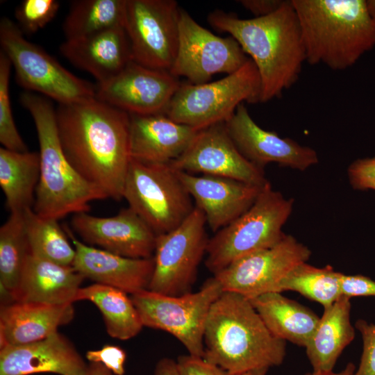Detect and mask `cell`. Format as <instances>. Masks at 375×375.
Here are the masks:
<instances>
[{
  "mask_svg": "<svg viewBox=\"0 0 375 375\" xmlns=\"http://www.w3.org/2000/svg\"><path fill=\"white\" fill-rule=\"evenodd\" d=\"M310 65L344 70L375 47L365 0H291Z\"/></svg>",
  "mask_w": 375,
  "mask_h": 375,
  "instance_id": "cell-4",
  "label": "cell"
},
{
  "mask_svg": "<svg viewBox=\"0 0 375 375\" xmlns=\"http://www.w3.org/2000/svg\"><path fill=\"white\" fill-rule=\"evenodd\" d=\"M126 0H78L71 3L62 24L65 40L83 39L124 26Z\"/></svg>",
  "mask_w": 375,
  "mask_h": 375,
  "instance_id": "cell-30",
  "label": "cell"
},
{
  "mask_svg": "<svg viewBox=\"0 0 375 375\" xmlns=\"http://www.w3.org/2000/svg\"><path fill=\"white\" fill-rule=\"evenodd\" d=\"M84 276L72 266L60 265L31 253L12 293L13 301L73 303Z\"/></svg>",
  "mask_w": 375,
  "mask_h": 375,
  "instance_id": "cell-25",
  "label": "cell"
},
{
  "mask_svg": "<svg viewBox=\"0 0 375 375\" xmlns=\"http://www.w3.org/2000/svg\"><path fill=\"white\" fill-rule=\"evenodd\" d=\"M223 292L213 276L196 292L174 296L144 290L131 295L144 327L175 337L188 353L203 357L204 331L212 305Z\"/></svg>",
  "mask_w": 375,
  "mask_h": 375,
  "instance_id": "cell-10",
  "label": "cell"
},
{
  "mask_svg": "<svg viewBox=\"0 0 375 375\" xmlns=\"http://www.w3.org/2000/svg\"><path fill=\"white\" fill-rule=\"evenodd\" d=\"M29 253L24 212H10L0 228V287L11 296Z\"/></svg>",
  "mask_w": 375,
  "mask_h": 375,
  "instance_id": "cell-33",
  "label": "cell"
},
{
  "mask_svg": "<svg viewBox=\"0 0 375 375\" xmlns=\"http://www.w3.org/2000/svg\"><path fill=\"white\" fill-rule=\"evenodd\" d=\"M176 172L215 233L246 212L265 186L222 176H195L178 170Z\"/></svg>",
  "mask_w": 375,
  "mask_h": 375,
  "instance_id": "cell-19",
  "label": "cell"
},
{
  "mask_svg": "<svg viewBox=\"0 0 375 375\" xmlns=\"http://www.w3.org/2000/svg\"><path fill=\"white\" fill-rule=\"evenodd\" d=\"M176 361L180 375H231L203 357L188 353L178 356Z\"/></svg>",
  "mask_w": 375,
  "mask_h": 375,
  "instance_id": "cell-39",
  "label": "cell"
},
{
  "mask_svg": "<svg viewBox=\"0 0 375 375\" xmlns=\"http://www.w3.org/2000/svg\"><path fill=\"white\" fill-rule=\"evenodd\" d=\"M356 367L352 362H349L345 368L340 372L331 371H313L305 375H355Z\"/></svg>",
  "mask_w": 375,
  "mask_h": 375,
  "instance_id": "cell-43",
  "label": "cell"
},
{
  "mask_svg": "<svg viewBox=\"0 0 375 375\" xmlns=\"http://www.w3.org/2000/svg\"><path fill=\"white\" fill-rule=\"evenodd\" d=\"M12 65L0 52V142L9 150L24 152L28 148L15 126L10 106L9 83Z\"/></svg>",
  "mask_w": 375,
  "mask_h": 375,
  "instance_id": "cell-34",
  "label": "cell"
},
{
  "mask_svg": "<svg viewBox=\"0 0 375 375\" xmlns=\"http://www.w3.org/2000/svg\"><path fill=\"white\" fill-rule=\"evenodd\" d=\"M260 79L251 59L238 71L203 84H181L165 114L197 130L225 123L244 101L258 103Z\"/></svg>",
  "mask_w": 375,
  "mask_h": 375,
  "instance_id": "cell-7",
  "label": "cell"
},
{
  "mask_svg": "<svg viewBox=\"0 0 375 375\" xmlns=\"http://www.w3.org/2000/svg\"><path fill=\"white\" fill-rule=\"evenodd\" d=\"M324 313L305 347L313 371H331L343 350L354 339L350 299L340 297Z\"/></svg>",
  "mask_w": 375,
  "mask_h": 375,
  "instance_id": "cell-26",
  "label": "cell"
},
{
  "mask_svg": "<svg viewBox=\"0 0 375 375\" xmlns=\"http://www.w3.org/2000/svg\"><path fill=\"white\" fill-rule=\"evenodd\" d=\"M249 301L273 335L300 347L307 345L319 322L314 312L281 292L263 294Z\"/></svg>",
  "mask_w": 375,
  "mask_h": 375,
  "instance_id": "cell-27",
  "label": "cell"
},
{
  "mask_svg": "<svg viewBox=\"0 0 375 375\" xmlns=\"http://www.w3.org/2000/svg\"><path fill=\"white\" fill-rule=\"evenodd\" d=\"M178 31L177 53L169 72L191 84L208 83L217 73H234L249 59L234 38L213 34L182 8Z\"/></svg>",
  "mask_w": 375,
  "mask_h": 375,
  "instance_id": "cell-13",
  "label": "cell"
},
{
  "mask_svg": "<svg viewBox=\"0 0 375 375\" xmlns=\"http://www.w3.org/2000/svg\"><path fill=\"white\" fill-rule=\"evenodd\" d=\"M39 152L0 149V186L10 212L33 208L40 178Z\"/></svg>",
  "mask_w": 375,
  "mask_h": 375,
  "instance_id": "cell-28",
  "label": "cell"
},
{
  "mask_svg": "<svg viewBox=\"0 0 375 375\" xmlns=\"http://www.w3.org/2000/svg\"><path fill=\"white\" fill-rule=\"evenodd\" d=\"M204 358L231 375L282 364L285 341L267 328L249 299L223 291L210 310Z\"/></svg>",
  "mask_w": 375,
  "mask_h": 375,
  "instance_id": "cell-3",
  "label": "cell"
},
{
  "mask_svg": "<svg viewBox=\"0 0 375 375\" xmlns=\"http://www.w3.org/2000/svg\"><path fill=\"white\" fill-rule=\"evenodd\" d=\"M340 288L343 297H375V281L362 275L340 274Z\"/></svg>",
  "mask_w": 375,
  "mask_h": 375,
  "instance_id": "cell-40",
  "label": "cell"
},
{
  "mask_svg": "<svg viewBox=\"0 0 375 375\" xmlns=\"http://www.w3.org/2000/svg\"><path fill=\"white\" fill-rule=\"evenodd\" d=\"M360 333L363 349L355 375H375V324L358 319L355 324Z\"/></svg>",
  "mask_w": 375,
  "mask_h": 375,
  "instance_id": "cell-37",
  "label": "cell"
},
{
  "mask_svg": "<svg viewBox=\"0 0 375 375\" xmlns=\"http://www.w3.org/2000/svg\"><path fill=\"white\" fill-rule=\"evenodd\" d=\"M30 253L60 265L72 266L75 249L58 219L42 217L33 208L24 211Z\"/></svg>",
  "mask_w": 375,
  "mask_h": 375,
  "instance_id": "cell-31",
  "label": "cell"
},
{
  "mask_svg": "<svg viewBox=\"0 0 375 375\" xmlns=\"http://www.w3.org/2000/svg\"><path fill=\"white\" fill-rule=\"evenodd\" d=\"M19 101L28 111L38 134L40 173L33 210L38 215L60 219L73 213L88 212L90 203L108 198L71 164L60 144L56 109L40 94L26 91Z\"/></svg>",
  "mask_w": 375,
  "mask_h": 375,
  "instance_id": "cell-5",
  "label": "cell"
},
{
  "mask_svg": "<svg viewBox=\"0 0 375 375\" xmlns=\"http://www.w3.org/2000/svg\"><path fill=\"white\" fill-rule=\"evenodd\" d=\"M88 375H113L100 363H90Z\"/></svg>",
  "mask_w": 375,
  "mask_h": 375,
  "instance_id": "cell-44",
  "label": "cell"
},
{
  "mask_svg": "<svg viewBox=\"0 0 375 375\" xmlns=\"http://www.w3.org/2000/svg\"><path fill=\"white\" fill-rule=\"evenodd\" d=\"M238 2L255 17H261L276 12L284 0H240Z\"/></svg>",
  "mask_w": 375,
  "mask_h": 375,
  "instance_id": "cell-41",
  "label": "cell"
},
{
  "mask_svg": "<svg viewBox=\"0 0 375 375\" xmlns=\"http://www.w3.org/2000/svg\"><path fill=\"white\" fill-rule=\"evenodd\" d=\"M207 21L234 38L255 64L260 79L259 103L281 97L297 81L306 53L291 0H284L279 9L265 17L241 19L215 10Z\"/></svg>",
  "mask_w": 375,
  "mask_h": 375,
  "instance_id": "cell-2",
  "label": "cell"
},
{
  "mask_svg": "<svg viewBox=\"0 0 375 375\" xmlns=\"http://www.w3.org/2000/svg\"><path fill=\"white\" fill-rule=\"evenodd\" d=\"M340 272L329 265L317 267L306 262L296 266L281 281L278 292H297L310 300L329 306L342 297Z\"/></svg>",
  "mask_w": 375,
  "mask_h": 375,
  "instance_id": "cell-32",
  "label": "cell"
},
{
  "mask_svg": "<svg viewBox=\"0 0 375 375\" xmlns=\"http://www.w3.org/2000/svg\"><path fill=\"white\" fill-rule=\"evenodd\" d=\"M123 198L156 235L172 231L191 214L195 205L169 163L131 158Z\"/></svg>",
  "mask_w": 375,
  "mask_h": 375,
  "instance_id": "cell-8",
  "label": "cell"
},
{
  "mask_svg": "<svg viewBox=\"0 0 375 375\" xmlns=\"http://www.w3.org/2000/svg\"><path fill=\"white\" fill-rule=\"evenodd\" d=\"M65 231L76 252L72 267L85 278L131 295L148 289L154 269L153 257L122 256L81 242L67 228Z\"/></svg>",
  "mask_w": 375,
  "mask_h": 375,
  "instance_id": "cell-21",
  "label": "cell"
},
{
  "mask_svg": "<svg viewBox=\"0 0 375 375\" xmlns=\"http://www.w3.org/2000/svg\"><path fill=\"white\" fill-rule=\"evenodd\" d=\"M365 4L369 15L375 21V0H365Z\"/></svg>",
  "mask_w": 375,
  "mask_h": 375,
  "instance_id": "cell-45",
  "label": "cell"
},
{
  "mask_svg": "<svg viewBox=\"0 0 375 375\" xmlns=\"http://www.w3.org/2000/svg\"><path fill=\"white\" fill-rule=\"evenodd\" d=\"M293 205L292 199L267 183L246 212L209 238L207 269L215 275L240 258L276 244L285 235L283 227Z\"/></svg>",
  "mask_w": 375,
  "mask_h": 375,
  "instance_id": "cell-6",
  "label": "cell"
},
{
  "mask_svg": "<svg viewBox=\"0 0 375 375\" xmlns=\"http://www.w3.org/2000/svg\"><path fill=\"white\" fill-rule=\"evenodd\" d=\"M178 171L201 173L264 186V170L248 160L231 138L225 123L199 130L185 151L169 162Z\"/></svg>",
  "mask_w": 375,
  "mask_h": 375,
  "instance_id": "cell-15",
  "label": "cell"
},
{
  "mask_svg": "<svg viewBox=\"0 0 375 375\" xmlns=\"http://www.w3.org/2000/svg\"><path fill=\"white\" fill-rule=\"evenodd\" d=\"M60 6L56 0H24L15 10L16 24L24 35L33 34L53 20Z\"/></svg>",
  "mask_w": 375,
  "mask_h": 375,
  "instance_id": "cell-35",
  "label": "cell"
},
{
  "mask_svg": "<svg viewBox=\"0 0 375 375\" xmlns=\"http://www.w3.org/2000/svg\"><path fill=\"white\" fill-rule=\"evenodd\" d=\"M73 303L13 301L0 309V348L41 340L74 317Z\"/></svg>",
  "mask_w": 375,
  "mask_h": 375,
  "instance_id": "cell-24",
  "label": "cell"
},
{
  "mask_svg": "<svg viewBox=\"0 0 375 375\" xmlns=\"http://www.w3.org/2000/svg\"><path fill=\"white\" fill-rule=\"evenodd\" d=\"M267 371H268V369H255V370L246 372L235 374V375H266Z\"/></svg>",
  "mask_w": 375,
  "mask_h": 375,
  "instance_id": "cell-46",
  "label": "cell"
},
{
  "mask_svg": "<svg viewBox=\"0 0 375 375\" xmlns=\"http://www.w3.org/2000/svg\"><path fill=\"white\" fill-rule=\"evenodd\" d=\"M227 131L240 153L251 162L264 169L269 162L304 171L318 163L315 150L289 138L258 126L247 107L241 103L225 122Z\"/></svg>",
  "mask_w": 375,
  "mask_h": 375,
  "instance_id": "cell-17",
  "label": "cell"
},
{
  "mask_svg": "<svg viewBox=\"0 0 375 375\" xmlns=\"http://www.w3.org/2000/svg\"><path fill=\"white\" fill-rule=\"evenodd\" d=\"M1 51L14 67L17 83L58 104L96 97V85L65 68L40 47L27 40L17 24L7 17L0 22Z\"/></svg>",
  "mask_w": 375,
  "mask_h": 375,
  "instance_id": "cell-9",
  "label": "cell"
},
{
  "mask_svg": "<svg viewBox=\"0 0 375 375\" xmlns=\"http://www.w3.org/2000/svg\"><path fill=\"white\" fill-rule=\"evenodd\" d=\"M347 172L353 189L375 190V156L354 160L349 166Z\"/></svg>",
  "mask_w": 375,
  "mask_h": 375,
  "instance_id": "cell-38",
  "label": "cell"
},
{
  "mask_svg": "<svg viewBox=\"0 0 375 375\" xmlns=\"http://www.w3.org/2000/svg\"><path fill=\"white\" fill-rule=\"evenodd\" d=\"M311 256L308 247L285 235L274 246L258 251L233 262L213 275L223 291L240 294L251 299L269 292H278L284 278Z\"/></svg>",
  "mask_w": 375,
  "mask_h": 375,
  "instance_id": "cell-14",
  "label": "cell"
},
{
  "mask_svg": "<svg viewBox=\"0 0 375 375\" xmlns=\"http://www.w3.org/2000/svg\"><path fill=\"white\" fill-rule=\"evenodd\" d=\"M83 300L92 302L99 310L106 331L113 338L131 339L144 327L131 297L123 290L95 283L79 289L76 301Z\"/></svg>",
  "mask_w": 375,
  "mask_h": 375,
  "instance_id": "cell-29",
  "label": "cell"
},
{
  "mask_svg": "<svg viewBox=\"0 0 375 375\" xmlns=\"http://www.w3.org/2000/svg\"><path fill=\"white\" fill-rule=\"evenodd\" d=\"M126 353L121 347L105 344L101 349L88 350L86 359L90 363H100L113 375H124Z\"/></svg>",
  "mask_w": 375,
  "mask_h": 375,
  "instance_id": "cell-36",
  "label": "cell"
},
{
  "mask_svg": "<svg viewBox=\"0 0 375 375\" xmlns=\"http://www.w3.org/2000/svg\"><path fill=\"white\" fill-rule=\"evenodd\" d=\"M181 84L169 71L131 61L112 78L96 85V97L128 114L165 113Z\"/></svg>",
  "mask_w": 375,
  "mask_h": 375,
  "instance_id": "cell-16",
  "label": "cell"
},
{
  "mask_svg": "<svg viewBox=\"0 0 375 375\" xmlns=\"http://www.w3.org/2000/svg\"><path fill=\"white\" fill-rule=\"evenodd\" d=\"M180 10L174 0H126L124 28L133 61L169 71L178 46Z\"/></svg>",
  "mask_w": 375,
  "mask_h": 375,
  "instance_id": "cell-12",
  "label": "cell"
},
{
  "mask_svg": "<svg viewBox=\"0 0 375 375\" xmlns=\"http://www.w3.org/2000/svg\"><path fill=\"white\" fill-rule=\"evenodd\" d=\"M129 116L130 156L142 162H171L185 151L199 131L165 113Z\"/></svg>",
  "mask_w": 375,
  "mask_h": 375,
  "instance_id": "cell-22",
  "label": "cell"
},
{
  "mask_svg": "<svg viewBox=\"0 0 375 375\" xmlns=\"http://www.w3.org/2000/svg\"><path fill=\"white\" fill-rule=\"evenodd\" d=\"M153 375H180L176 361L169 358L159 360L155 367Z\"/></svg>",
  "mask_w": 375,
  "mask_h": 375,
  "instance_id": "cell-42",
  "label": "cell"
},
{
  "mask_svg": "<svg viewBox=\"0 0 375 375\" xmlns=\"http://www.w3.org/2000/svg\"><path fill=\"white\" fill-rule=\"evenodd\" d=\"M206 224L203 212L195 206L177 228L156 236L154 269L148 290L174 296L190 292L207 251Z\"/></svg>",
  "mask_w": 375,
  "mask_h": 375,
  "instance_id": "cell-11",
  "label": "cell"
},
{
  "mask_svg": "<svg viewBox=\"0 0 375 375\" xmlns=\"http://www.w3.org/2000/svg\"><path fill=\"white\" fill-rule=\"evenodd\" d=\"M74 344L58 331L34 342L0 348V375H88Z\"/></svg>",
  "mask_w": 375,
  "mask_h": 375,
  "instance_id": "cell-20",
  "label": "cell"
},
{
  "mask_svg": "<svg viewBox=\"0 0 375 375\" xmlns=\"http://www.w3.org/2000/svg\"><path fill=\"white\" fill-rule=\"evenodd\" d=\"M60 51L74 66L103 83L133 61L130 42L124 26H117L76 40H65Z\"/></svg>",
  "mask_w": 375,
  "mask_h": 375,
  "instance_id": "cell-23",
  "label": "cell"
},
{
  "mask_svg": "<svg viewBox=\"0 0 375 375\" xmlns=\"http://www.w3.org/2000/svg\"><path fill=\"white\" fill-rule=\"evenodd\" d=\"M56 124L74 167L108 198L122 199L131 160L129 114L94 97L59 104Z\"/></svg>",
  "mask_w": 375,
  "mask_h": 375,
  "instance_id": "cell-1",
  "label": "cell"
},
{
  "mask_svg": "<svg viewBox=\"0 0 375 375\" xmlns=\"http://www.w3.org/2000/svg\"><path fill=\"white\" fill-rule=\"evenodd\" d=\"M71 225L88 245L131 258H152L156 234L131 208L110 217L74 214Z\"/></svg>",
  "mask_w": 375,
  "mask_h": 375,
  "instance_id": "cell-18",
  "label": "cell"
}]
</instances>
